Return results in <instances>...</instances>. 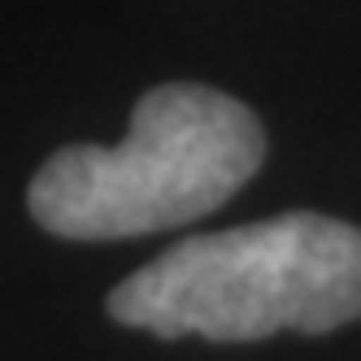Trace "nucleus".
I'll list each match as a JSON object with an SVG mask.
<instances>
[{"mask_svg": "<svg viewBox=\"0 0 361 361\" xmlns=\"http://www.w3.org/2000/svg\"><path fill=\"white\" fill-rule=\"evenodd\" d=\"M109 314L161 340L322 335L361 318V231L300 209L192 235L118 283Z\"/></svg>", "mask_w": 361, "mask_h": 361, "instance_id": "obj_1", "label": "nucleus"}, {"mask_svg": "<svg viewBox=\"0 0 361 361\" xmlns=\"http://www.w3.org/2000/svg\"><path fill=\"white\" fill-rule=\"evenodd\" d=\"M266 157V131L235 96L166 83L152 87L118 148L70 144L35 183L31 214L61 240H126L214 214Z\"/></svg>", "mask_w": 361, "mask_h": 361, "instance_id": "obj_2", "label": "nucleus"}]
</instances>
